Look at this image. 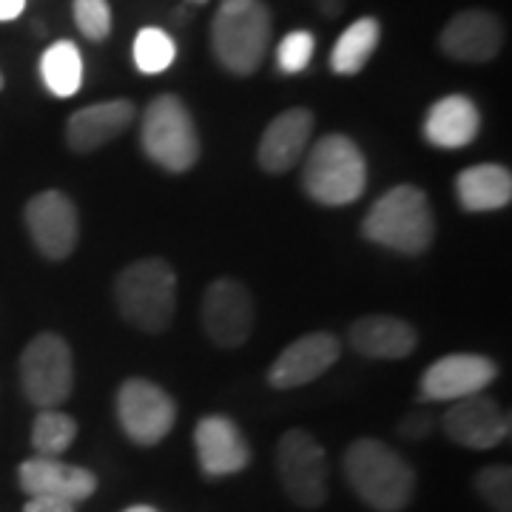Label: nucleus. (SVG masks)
<instances>
[{
	"label": "nucleus",
	"instance_id": "f257e3e1",
	"mask_svg": "<svg viewBox=\"0 0 512 512\" xmlns=\"http://www.w3.org/2000/svg\"><path fill=\"white\" fill-rule=\"evenodd\" d=\"M345 478L356 498L376 512H402L416 493V473L399 450L379 439H356L345 453Z\"/></svg>",
	"mask_w": 512,
	"mask_h": 512
},
{
	"label": "nucleus",
	"instance_id": "f03ea898",
	"mask_svg": "<svg viewBox=\"0 0 512 512\" xmlns=\"http://www.w3.org/2000/svg\"><path fill=\"white\" fill-rule=\"evenodd\" d=\"M362 234L373 245L404 256L424 254L436 239V217L427 194L416 185H396L367 211Z\"/></svg>",
	"mask_w": 512,
	"mask_h": 512
},
{
	"label": "nucleus",
	"instance_id": "7ed1b4c3",
	"mask_svg": "<svg viewBox=\"0 0 512 512\" xmlns=\"http://www.w3.org/2000/svg\"><path fill=\"white\" fill-rule=\"evenodd\" d=\"M271 32L274 18L265 0L220 3L211 20V46L225 72L251 77L268 57Z\"/></svg>",
	"mask_w": 512,
	"mask_h": 512
},
{
	"label": "nucleus",
	"instance_id": "20e7f679",
	"mask_svg": "<svg viewBox=\"0 0 512 512\" xmlns=\"http://www.w3.org/2000/svg\"><path fill=\"white\" fill-rule=\"evenodd\" d=\"M117 311L143 333H163L177 313V274L160 259L148 256L126 265L114 282Z\"/></svg>",
	"mask_w": 512,
	"mask_h": 512
},
{
	"label": "nucleus",
	"instance_id": "39448f33",
	"mask_svg": "<svg viewBox=\"0 0 512 512\" xmlns=\"http://www.w3.org/2000/svg\"><path fill=\"white\" fill-rule=\"evenodd\" d=\"M302 160H305L302 188L313 202L328 205V208H342L365 194V154L348 134L319 137Z\"/></svg>",
	"mask_w": 512,
	"mask_h": 512
},
{
	"label": "nucleus",
	"instance_id": "423d86ee",
	"mask_svg": "<svg viewBox=\"0 0 512 512\" xmlns=\"http://www.w3.org/2000/svg\"><path fill=\"white\" fill-rule=\"evenodd\" d=\"M140 146L151 163L171 174H183L200 160V131L177 94L154 97L140 120Z\"/></svg>",
	"mask_w": 512,
	"mask_h": 512
},
{
	"label": "nucleus",
	"instance_id": "0eeeda50",
	"mask_svg": "<svg viewBox=\"0 0 512 512\" xmlns=\"http://www.w3.org/2000/svg\"><path fill=\"white\" fill-rule=\"evenodd\" d=\"M20 387L23 396L40 410H57L69 402L74 390L72 348L60 333H37L20 353Z\"/></svg>",
	"mask_w": 512,
	"mask_h": 512
},
{
	"label": "nucleus",
	"instance_id": "6e6552de",
	"mask_svg": "<svg viewBox=\"0 0 512 512\" xmlns=\"http://www.w3.org/2000/svg\"><path fill=\"white\" fill-rule=\"evenodd\" d=\"M276 473L282 490L302 510H319L328 501V453L308 430L293 427L276 444Z\"/></svg>",
	"mask_w": 512,
	"mask_h": 512
},
{
	"label": "nucleus",
	"instance_id": "1a4fd4ad",
	"mask_svg": "<svg viewBox=\"0 0 512 512\" xmlns=\"http://www.w3.org/2000/svg\"><path fill=\"white\" fill-rule=\"evenodd\" d=\"M200 319L205 336L217 348H242L256 325L254 296L239 279H214L202 293Z\"/></svg>",
	"mask_w": 512,
	"mask_h": 512
},
{
	"label": "nucleus",
	"instance_id": "9d476101",
	"mask_svg": "<svg viewBox=\"0 0 512 512\" xmlns=\"http://www.w3.org/2000/svg\"><path fill=\"white\" fill-rule=\"evenodd\" d=\"M117 421L134 444L154 447L174 430L177 404L160 384L126 379L117 390Z\"/></svg>",
	"mask_w": 512,
	"mask_h": 512
},
{
	"label": "nucleus",
	"instance_id": "9b49d317",
	"mask_svg": "<svg viewBox=\"0 0 512 512\" xmlns=\"http://www.w3.org/2000/svg\"><path fill=\"white\" fill-rule=\"evenodd\" d=\"M26 231L46 259H66L80 239V217L74 202L63 191H40L26 202Z\"/></svg>",
	"mask_w": 512,
	"mask_h": 512
},
{
	"label": "nucleus",
	"instance_id": "f8f14e48",
	"mask_svg": "<svg viewBox=\"0 0 512 512\" xmlns=\"http://www.w3.org/2000/svg\"><path fill=\"white\" fill-rule=\"evenodd\" d=\"M498 379V365L478 353H450L424 370L421 399L424 402H458L484 393Z\"/></svg>",
	"mask_w": 512,
	"mask_h": 512
},
{
	"label": "nucleus",
	"instance_id": "ddd939ff",
	"mask_svg": "<svg viewBox=\"0 0 512 512\" xmlns=\"http://www.w3.org/2000/svg\"><path fill=\"white\" fill-rule=\"evenodd\" d=\"M441 424L447 439L467 450H493L510 439V413L484 393L450 402Z\"/></svg>",
	"mask_w": 512,
	"mask_h": 512
},
{
	"label": "nucleus",
	"instance_id": "4468645a",
	"mask_svg": "<svg viewBox=\"0 0 512 512\" xmlns=\"http://www.w3.org/2000/svg\"><path fill=\"white\" fill-rule=\"evenodd\" d=\"M339 356H342V342L333 333L328 330L305 333L293 339L291 345L276 356L268 370V384L274 390L305 387L316 382L319 376H325L330 367L339 362Z\"/></svg>",
	"mask_w": 512,
	"mask_h": 512
},
{
	"label": "nucleus",
	"instance_id": "2eb2a0df",
	"mask_svg": "<svg viewBox=\"0 0 512 512\" xmlns=\"http://www.w3.org/2000/svg\"><path fill=\"white\" fill-rule=\"evenodd\" d=\"M439 46L458 63H490L504 49V26L487 9H467L447 20Z\"/></svg>",
	"mask_w": 512,
	"mask_h": 512
},
{
	"label": "nucleus",
	"instance_id": "dca6fc26",
	"mask_svg": "<svg viewBox=\"0 0 512 512\" xmlns=\"http://www.w3.org/2000/svg\"><path fill=\"white\" fill-rule=\"evenodd\" d=\"M313 126L316 120L311 109H288L274 117L259 137V148H256L259 168L268 174L291 171L293 165L308 154Z\"/></svg>",
	"mask_w": 512,
	"mask_h": 512
},
{
	"label": "nucleus",
	"instance_id": "f3484780",
	"mask_svg": "<svg viewBox=\"0 0 512 512\" xmlns=\"http://www.w3.org/2000/svg\"><path fill=\"white\" fill-rule=\"evenodd\" d=\"M197 461L205 476L222 478L242 473L251 464V447L239 427L225 416H205L194 430Z\"/></svg>",
	"mask_w": 512,
	"mask_h": 512
},
{
	"label": "nucleus",
	"instance_id": "a211bd4d",
	"mask_svg": "<svg viewBox=\"0 0 512 512\" xmlns=\"http://www.w3.org/2000/svg\"><path fill=\"white\" fill-rule=\"evenodd\" d=\"M18 484L29 498L35 495H49V498H63L80 504L86 498H92L97 490V476L86 467L66 464L60 458L35 456L23 461L18 467Z\"/></svg>",
	"mask_w": 512,
	"mask_h": 512
},
{
	"label": "nucleus",
	"instance_id": "6ab92c4d",
	"mask_svg": "<svg viewBox=\"0 0 512 512\" xmlns=\"http://www.w3.org/2000/svg\"><path fill=\"white\" fill-rule=\"evenodd\" d=\"M348 342L350 348L365 359L396 362L416 353L419 333L410 322H404L393 313H367L348 328Z\"/></svg>",
	"mask_w": 512,
	"mask_h": 512
},
{
	"label": "nucleus",
	"instance_id": "aec40b11",
	"mask_svg": "<svg viewBox=\"0 0 512 512\" xmlns=\"http://www.w3.org/2000/svg\"><path fill=\"white\" fill-rule=\"evenodd\" d=\"M137 117L131 100H103L77 109L66 120V146L77 154H92L114 143Z\"/></svg>",
	"mask_w": 512,
	"mask_h": 512
},
{
	"label": "nucleus",
	"instance_id": "412c9836",
	"mask_svg": "<svg viewBox=\"0 0 512 512\" xmlns=\"http://www.w3.org/2000/svg\"><path fill=\"white\" fill-rule=\"evenodd\" d=\"M481 131V111L464 94H447L424 117V140L436 148L470 146Z\"/></svg>",
	"mask_w": 512,
	"mask_h": 512
},
{
	"label": "nucleus",
	"instance_id": "4be33fe9",
	"mask_svg": "<svg viewBox=\"0 0 512 512\" xmlns=\"http://www.w3.org/2000/svg\"><path fill=\"white\" fill-rule=\"evenodd\" d=\"M456 197L464 211H501L512 200V174L507 165L481 163L464 168L456 177Z\"/></svg>",
	"mask_w": 512,
	"mask_h": 512
},
{
	"label": "nucleus",
	"instance_id": "5701e85b",
	"mask_svg": "<svg viewBox=\"0 0 512 512\" xmlns=\"http://www.w3.org/2000/svg\"><path fill=\"white\" fill-rule=\"evenodd\" d=\"M382 40V23L376 18H359L339 35L330 52V69L336 74H359L370 63Z\"/></svg>",
	"mask_w": 512,
	"mask_h": 512
},
{
	"label": "nucleus",
	"instance_id": "b1692460",
	"mask_svg": "<svg viewBox=\"0 0 512 512\" xmlns=\"http://www.w3.org/2000/svg\"><path fill=\"white\" fill-rule=\"evenodd\" d=\"M40 77L55 97H74L83 83V57L72 40H57L40 57Z\"/></svg>",
	"mask_w": 512,
	"mask_h": 512
},
{
	"label": "nucleus",
	"instance_id": "393cba45",
	"mask_svg": "<svg viewBox=\"0 0 512 512\" xmlns=\"http://www.w3.org/2000/svg\"><path fill=\"white\" fill-rule=\"evenodd\" d=\"M77 439V421L63 410H40L32 421V447L37 456L57 458Z\"/></svg>",
	"mask_w": 512,
	"mask_h": 512
},
{
	"label": "nucleus",
	"instance_id": "a878e982",
	"mask_svg": "<svg viewBox=\"0 0 512 512\" xmlns=\"http://www.w3.org/2000/svg\"><path fill=\"white\" fill-rule=\"evenodd\" d=\"M174 57H177V46L163 29L146 26L140 35L134 37V66L143 74H160L171 69Z\"/></svg>",
	"mask_w": 512,
	"mask_h": 512
},
{
	"label": "nucleus",
	"instance_id": "bb28decb",
	"mask_svg": "<svg viewBox=\"0 0 512 512\" xmlns=\"http://www.w3.org/2000/svg\"><path fill=\"white\" fill-rule=\"evenodd\" d=\"M476 493L493 512H512V470L507 464H490L476 473Z\"/></svg>",
	"mask_w": 512,
	"mask_h": 512
},
{
	"label": "nucleus",
	"instance_id": "cd10ccee",
	"mask_svg": "<svg viewBox=\"0 0 512 512\" xmlns=\"http://www.w3.org/2000/svg\"><path fill=\"white\" fill-rule=\"evenodd\" d=\"M74 23L80 35L94 43L106 40L111 32V9L106 0H74Z\"/></svg>",
	"mask_w": 512,
	"mask_h": 512
},
{
	"label": "nucleus",
	"instance_id": "c85d7f7f",
	"mask_svg": "<svg viewBox=\"0 0 512 512\" xmlns=\"http://www.w3.org/2000/svg\"><path fill=\"white\" fill-rule=\"evenodd\" d=\"M313 49H316V40H313L311 32H291V35L282 37V43L276 49V63L285 74L305 72L311 63Z\"/></svg>",
	"mask_w": 512,
	"mask_h": 512
},
{
	"label": "nucleus",
	"instance_id": "c756f323",
	"mask_svg": "<svg viewBox=\"0 0 512 512\" xmlns=\"http://www.w3.org/2000/svg\"><path fill=\"white\" fill-rule=\"evenodd\" d=\"M430 430H433V419H430L424 410H410V413L402 419V424H399V433H402L404 439H410V441L427 439V433H430Z\"/></svg>",
	"mask_w": 512,
	"mask_h": 512
},
{
	"label": "nucleus",
	"instance_id": "7c9ffc66",
	"mask_svg": "<svg viewBox=\"0 0 512 512\" xmlns=\"http://www.w3.org/2000/svg\"><path fill=\"white\" fill-rule=\"evenodd\" d=\"M23 512H74V504L72 501H63V498L35 495V498H29V504L23 507Z\"/></svg>",
	"mask_w": 512,
	"mask_h": 512
},
{
	"label": "nucleus",
	"instance_id": "2f4dec72",
	"mask_svg": "<svg viewBox=\"0 0 512 512\" xmlns=\"http://www.w3.org/2000/svg\"><path fill=\"white\" fill-rule=\"evenodd\" d=\"M313 9L325 18H339L342 9H345V0H311Z\"/></svg>",
	"mask_w": 512,
	"mask_h": 512
},
{
	"label": "nucleus",
	"instance_id": "473e14b6",
	"mask_svg": "<svg viewBox=\"0 0 512 512\" xmlns=\"http://www.w3.org/2000/svg\"><path fill=\"white\" fill-rule=\"evenodd\" d=\"M23 9H26V0H0V23L20 18Z\"/></svg>",
	"mask_w": 512,
	"mask_h": 512
},
{
	"label": "nucleus",
	"instance_id": "72a5a7b5",
	"mask_svg": "<svg viewBox=\"0 0 512 512\" xmlns=\"http://www.w3.org/2000/svg\"><path fill=\"white\" fill-rule=\"evenodd\" d=\"M123 512H160V510H154V507H148V504H134V507H128V510Z\"/></svg>",
	"mask_w": 512,
	"mask_h": 512
},
{
	"label": "nucleus",
	"instance_id": "f704fd0d",
	"mask_svg": "<svg viewBox=\"0 0 512 512\" xmlns=\"http://www.w3.org/2000/svg\"><path fill=\"white\" fill-rule=\"evenodd\" d=\"M185 3H191V6H202V3H208V0H185Z\"/></svg>",
	"mask_w": 512,
	"mask_h": 512
},
{
	"label": "nucleus",
	"instance_id": "c9c22d12",
	"mask_svg": "<svg viewBox=\"0 0 512 512\" xmlns=\"http://www.w3.org/2000/svg\"><path fill=\"white\" fill-rule=\"evenodd\" d=\"M3 86H6V77H3V72H0V92H3Z\"/></svg>",
	"mask_w": 512,
	"mask_h": 512
},
{
	"label": "nucleus",
	"instance_id": "e433bc0d",
	"mask_svg": "<svg viewBox=\"0 0 512 512\" xmlns=\"http://www.w3.org/2000/svg\"><path fill=\"white\" fill-rule=\"evenodd\" d=\"M222 3H234V0H222Z\"/></svg>",
	"mask_w": 512,
	"mask_h": 512
}]
</instances>
